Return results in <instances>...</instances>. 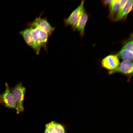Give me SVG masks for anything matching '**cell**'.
<instances>
[{"mask_svg":"<svg viewBox=\"0 0 133 133\" xmlns=\"http://www.w3.org/2000/svg\"><path fill=\"white\" fill-rule=\"evenodd\" d=\"M32 36L37 44L41 48L47 50L48 34L40 28L34 21L31 23L29 28Z\"/></svg>","mask_w":133,"mask_h":133,"instance_id":"obj_1","label":"cell"},{"mask_svg":"<svg viewBox=\"0 0 133 133\" xmlns=\"http://www.w3.org/2000/svg\"><path fill=\"white\" fill-rule=\"evenodd\" d=\"M11 89L16 103L17 114H18L22 112L24 109L23 103L26 89L20 82Z\"/></svg>","mask_w":133,"mask_h":133,"instance_id":"obj_2","label":"cell"},{"mask_svg":"<svg viewBox=\"0 0 133 133\" xmlns=\"http://www.w3.org/2000/svg\"><path fill=\"white\" fill-rule=\"evenodd\" d=\"M5 91L0 94V104L9 108L16 109V104L8 83H5Z\"/></svg>","mask_w":133,"mask_h":133,"instance_id":"obj_3","label":"cell"},{"mask_svg":"<svg viewBox=\"0 0 133 133\" xmlns=\"http://www.w3.org/2000/svg\"><path fill=\"white\" fill-rule=\"evenodd\" d=\"M84 0H82L80 5L72 12L69 16L64 19L66 25L72 26L73 30L76 25L81 14L84 9Z\"/></svg>","mask_w":133,"mask_h":133,"instance_id":"obj_4","label":"cell"},{"mask_svg":"<svg viewBox=\"0 0 133 133\" xmlns=\"http://www.w3.org/2000/svg\"><path fill=\"white\" fill-rule=\"evenodd\" d=\"M108 74L111 75L115 73H119L126 75H132L133 73V63L132 61L124 60L118 67L114 70L109 71Z\"/></svg>","mask_w":133,"mask_h":133,"instance_id":"obj_5","label":"cell"},{"mask_svg":"<svg viewBox=\"0 0 133 133\" xmlns=\"http://www.w3.org/2000/svg\"><path fill=\"white\" fill-rule=\"evenodd\" d=\"M120 64L118 57L115 55H109L103 59L101 62L102 67L112 71L116 69Z\"/></svg>","mask_w":133,"mask_h":133,"instance_id":"obj_6","label":"cell"},{"mask_svg":"<svg viewBox=\"0 0 133 133\" xmlns=\"http://www.w3.org/2000/svg\"><path fill=\"white\" fill-rule=\"evenodd\" d=\"M19 33L23 36L26 43L35 51L37 54H38L41 48L33 38L30 28H27L21 31Z\"/></svg>","mask_w":133,"mask_h":133,"instance_id":"obj_7","label":"cell"},{"mask_svg":"<svg viewBox=\"0 0 133 133\" xmlns=\"http://www.w3.org/2000/svg\"><path fill=\"white\" fill-rule=\"evenodd\" d=\"M88 16L84 9L82 12L76 26L73 29H77L82 36L84 34V28L87 20Z\"/></svg>","mask_w":133,"mask_h":133,"instance_id":"obj_8","label":"cell"},{"mask_svg":"<svg viewBox=\"0 0 133 133\" xmlns=\"http://www.w3.org/2000/svg\"><path fill=\"white\" fill-rule=\"evenodd\" d=\"M34 21L38 26L46 32L49 36L51 35L54 30V28L52 26L46 18H42L40 16Z\"/></svg>","mask_w":133,"mask_h":133,"instance_id":"obj_9","label":"cell"},{"mask_svg":"<svg viewBox=\"0 0 133 133\" xmlns=\"http://www.w3.org/2000/svg\"><path fill=\"white\" fill-rule=\"evenodd\" d=\"M133 3V0H127L123 8L117 13L114 21H116L120 20L127 16L132 10Z\"/></svg>","mask_w":133,"mask_h":133,"instance_id":"obj_10","label":"cell"},{"mask_svg":"<svg viewBox=\"0 0 133 133\" xmlns=\"http://www.w3.org/2000/svg\"><path fill=\"white\" fill-rule=\"evenodd\" d=\"M115 55L124 60H133V52L125 49H122Z\"/></svg>","mask_w":133,"mask_h":133,"instance_id":"obj_11","label":"cell"},{"mask_svg":"<svg viewBox=\"0 0 133 133\" xmlns=\"http://www.w3.org/2000/svg\"><path fill=\"white\" fill-rule=\"evenodd\" d=\"M120 0H112L110 4L109 16L110 18H112L116 13L118 12L120 8Z\"/></svg>","mask_w":133,"mask_h":133,"instance_id":"obj_12","label":"cell"},{"mask_svg":"<svg viewBox=\"0 0 133 133\" xmlns=\"http://www.w3.org/2000/svg\"><path fill=\"white\" fill-rule=\"evenodd\" d=\"M51 122L58 133H68L66 131V126L64 124L55 121H52Z\"/></svg>","mask_w":133,"mask_h":133,"instance_id":"obj_13","label":"cell"},{"mask_svg":"<svg viewBox=\"0 0 133 133\" xmlns=\"http://www.w3.org/2000/svg\"><path fill=\"white\" fill-rule=\"evenodd\" d=\"M124 49L133 52V40L132 39L127 42L122 47Z\"/></svg>","mask_w":133,"mask_h":133,"instance_id":"obj_14","label":"cell"},{"mask_svg":"<svg viewBox=\"0 0 133 133\" xmlns=\"http://www.w3.org/2000/svg\"><path fill=\"white\" fill-rule=\"evenodd\" d=\"M127 0H120V8L119 11L121 10L125 5Z\"/></svg>","mask_w":133,"mask_h":133,"instance_id":"obj_15","label":"cell"},{"mask_svg":"<svg viewBox=\"0 0 133 133\" xmlns=\"http://www.w3.org/2000/svg\"><path fill=\"white\" fill-rule=\"evenodd\" d=\"M112 0H102V1L104 5L106 6L110 4Z\"/></svg>","mask_w":133,"mask_h":133,"instance_id":"obj_16","label":"cell"}]
</instances>
